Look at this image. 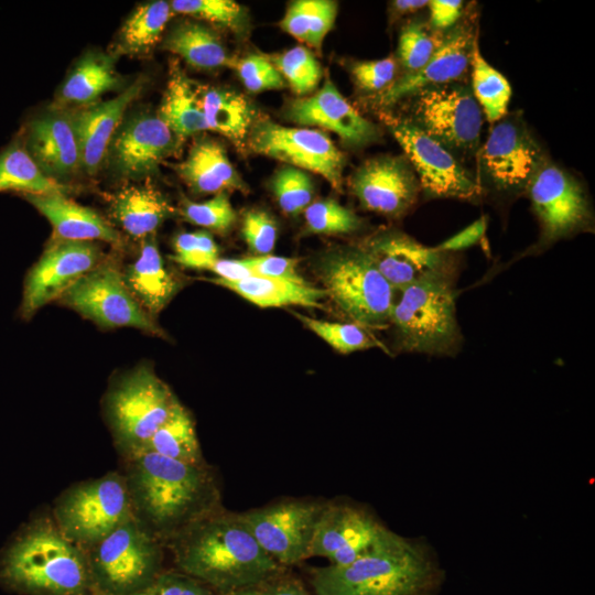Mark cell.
<instances>
[{"mask_svg":"<svg viewBox=\"0 0 595 595\" xmlns=\"http://www.w3.org/2000/svg\"><path fill=\"white\" fill-rule=\"evenodd\" d=\"M544 161L537 141L515 119L498 122L479 152L485 175L498 192L508 195L526 192Z\"/></svg>","mask_w":595,"mask_h":595,"instance_id":"ac0fdd59","label":"cell"},{"mask_svg":"<svg viewBox=\"0 0 595 595\" xmlns=\"http://www.w3.org/2000/svg\"><path fill=\"white\" fill-rule=\"evenodd\" d=\"M164 547L171 552L176 570L217 594L284 571L259 545L239 513L223 506L191 523Z\"/></svg>","mask_w":595,"mask_h":595,"instance_id":"7a4b0ae2","label":"cell"},{"mask_svg":"<svg viewBox=\"0 0 595 595\" xmlns=\"http://www.w3.org/2000/svg\"><path fill=\"white\" fill-rule=\"evenodd\" d=\"M22 196L47 218L60 239L120 244L119 232L107 220L94 209L71 201L65 194L25 193Z\"/></svg>","mask_w":595,"mask_h":595,"instance_id":"484cf974","label":"cell"},{"mask_svg":"<svg viewBox=\"0 0 595 595\" xmlns=\"http://www.w3.org/2000/svg\"><path fill=\"white\" fill-rule=\"evenodd\" d=\"M456 275H433L403 290L393 301L389 325L398 351L456 357L464 345L456 315Z\"/></svg>","mask_w":595,"mask_h":595,"instance_id":"5b68a950","label":"cell"},{"mask_svg":"<svg viewBox=\"0 0 595 595\" xmlns=\"http://www.w3.org/2000/svg\"><path fill=\"white\" fill-rule=\"evenodd\" d=\"M217 595H309L303 584L283 571L261 580Z\"/></svg>","mask_w":595,"mask_h":595,"instance_id":"db71d44e","label":"cell"},{"mask_svg":"<svg viewBox=\"0 0 595 595\" xmlns=\"http://www.w3.org/2000/svg\"><path fill=\"white\" fill-rule=\"evenodd\" d=\"M526 192L540 225L539 241L527 255L591 228L593 214L583 187L559 166L544 161Z\"/></svg>","mask_w":595,"mask_h":595,"instance_id":"8fae6325","label":"cell"},{"mask_svg":"<svg viewBox=\"0 0 595 595\" xmlns=\"http://www.w3.org/2000/svg\"><path fill=\"white\" fill-rule=\"evenodd\" d=\"M142 451L188 464L205 463L192 415L180 401Z\"/></svg>","mask_w":595,"mask_h":595,"instance_id":"e575fe53","label":"cell"},{"mask_svg":"<svg viewBox=\"0 0 595 595\" xmlns=\"http://www.w3.org/2000/svg\"><path fill=\"white\" fill-rule=\"evenodd\" d=\"M123 274L125 282L149 315L160 313L180 289L164 267L154 235L142 240L140 255Z\"/></svg>","mask_w":595,"mask_h":595,"instance_id":"4316f807","label":"cell"},{"mask_svg":"<svg viewBox=\"0 0 595 595\" xmlns=\"http://www.w3.org/2000/svg\"><path fill=\"white\" fill-rule=\"evenodd\" d=\"M174 213L173 206L150 185H129L112 198L111 214L125 232L134 239L154 235Z\"/></svg>","mask_w":595,"mask_h":595,"instance_id":"f1b7e54d","label":"cell"},{"mask_svg":"<svg viewBox=\"0 0 595 595\" xmlns=\"http://www.w3.org/2000/svg\"><path fill=\"white\" fill-rule=\"evenodd\" d=\"M318 273L327 296L349 323L369 331L389 325L396 291L358 245L326 252Z\"/></svg>","mask_w":595,"mask_h":595,"instance_id":"52a82bcc","label":"cell"},{"mask_svg":"<svg viewBox=\"0 0 595 595\" xmlns=\"http://www.w3.org/2000/svg\"><path fill=\"white\" fill-rule=\"evenodd\" d=\"M176 148V136L159 118L138 115L116 132L111 154L117 172L139 178L154 173Z\"/></svg>","mask_w":595,"mask_h":595,"instance_id":"44dd1931","label":"cell"},{"mask_svg":"<svg viewBox=\"0 0 595 595\" xmlns=\"http://www.w3.org/2000/svg\"><path fill=\"white\" fill-rule=\"evenodd\" d=\"M173 12L206 20L231 30H240L245 24L244 8L232 0H174L170 3Z\"/></svg>","mask_w":595,"mask_h":595,"instance_id":"ee69618b","label":"cell"},{"mask_svg":"<svg viewBox=\"0 0 595 595\" xmlns=\"http://www.w3.org/2000/svg\"><path fill=\"white\" fill-rule=\"evenodd\" d=\"M51 515L71 541L87 549L133 518L126 479L120 470L76 483L55 499Z\"/></svg>","mask_w":595,"mask_h":595,"instance_id":"9c48e42d","label":"cell"},{"mask_svg":"<svg viewBox=\"0 0 595 595\" xmlns=\"http://www.w3.org/2000/svg\"><path fill=\"white\" fill-rule=\"evenodd\" d=\"M350 188L365 209L390 218L412 209L421 191L408 160L389 155L364 162L354 172Z\"/></svg>","mask_w":595,"mask_h":595,"instance_id":"ffe728a7","label":"cell"},{"mask_svg":"<svg viewBox=\"0 0 595 595\" xmlns=\"http://www.w3.org/2000/svg\"><path fill=\"white\" fill-rule=\"evenodd\" d=\"M428 6L431 24L441 30L452 28L463 10V1L461 0H432L428 2Z\"/></svg>","mask_w":595,"mask_h":595,"instance_id":"9f6ffc18","label":"cell"},{"mask_svg":"<svg viewBox=\"0 0 595 595\" xmlns=\"http://www.w3.org/2000/svg\"><path fill=\"white\" fill-rule=\"evenodd\" d=\"M324 504L288 500L252 509L239 517L259 545L280 565L311 556L315 528Z\"/></svg>","mask_w":595,"mask_h":595,"instance_id":"9a60e30c","label":"cell"},{"mask_svg":"<svg viewBox=\"0 0 595 595\" xmlns=\"http://www.w3.org/2000/svg\"><path fill=\"white\" fill-rule=\"evenodd\" d=\"M210 271L217 275L216 279L226 282L240 281L253 275L241 259L218 258L212 266Z\"/></svg>","mask_w":595,"mask_h":595,"instance_id":"6f0895ef","label":"cell"},{"mask_svg":"<svg viewBox=\"0 0 595 595\" xmlns=\"http://www.w3.org/2000/svg\"><path fill=\"white\" fill-rule=\"evenodd\" d=\"M247 143L253 152L320 174L342 191L345 158L324 132L260 120L251 127Z\"/></svg>","mask_w":595,"mask_h":595,"instance_id":"5bb4252c","label":"cell"},{"mask_svg":"<svg viewBox=\"0 0 595 595\" xmlns=\"http://www.w3.org/2000/svg\"><path fill=\"white\" fill-rule=\"evenodd\" d=\"M358 246L396 292L433 275L459 277L456 253L428 247L397 229L376 232Z\"/></svg>","mask_w":595,"mask_h":595,"instance_id":"2e32d148","label":"cell"},{"mask_svg":"<svg viewBox=\"0 0 595 595\" xmlns=\"http://www.w3.org/2000/svg\"><path fill=\"white\" fill-rule=\"evenodd\" d=\"M6 191L65 194L67 186L44 174L24 145L14 141L0 153V192Z\"/></svg>","mask_w":595,"mask_h":595,"instance_id":"d590c367","label":"cell"},{"mask_svg":"<svg viewBox=\"0 0 595 595\" xmlns=\"http://www.w3.org/2000/svg\"><path fill=\"white\" fill-rule=\"evenodd\" d=\"M208 281L235 292L259 307L286 305L322 307V300L327 296L325 289L315 288L307 282L296 283L257 275L235 282L216 278Z\"/></svg>","mask_w":595,"mask_h":595,"instance_id":"4dcf8cb0","label":"cell"},{"mask_svg":"<svg viewBox=\"0 0 595 595\" xmlns=\"http://www.w3.org/2000/svg\"><path fill=\"white\" fill-rule=\"evenodd\" d=\"M241 232L250 250L258 256H263L273 250L278 228L269 214L253 209L244 216Z\"/></svg>","mask_w":595,"mask_h":595,"instance_id":"f907efd6","label":"cell"},{"mask_svg":"<svg viewBox=\"0 0 595 595\" xmlns=\"http://www.w3.org/2000/svg\"><path fill=\"white\" fill-rule=\"evenodd\" d=\"M306 228L313 234L345 235L361 228V219L337 201L327 198L311 203L304 209Z\"/></svg>","mask_w":595,"mask_h":595,"instance_id":"b9f144b4","label":"cell"},{"mask_svg":"<svg viewBox=\"0 0 595 595\" xmlns=\"http://www.w3.org/2000/svg\"><path fill=\"white\" fill-rule=\"evenodd\" d=\"M177 402L170 387L148 366L119 378L105 396L104 411L120 458L142 451Z\"/></svg>","mask_w":595,"mask_h":595,"instance_id":"8992f818","label":"cell"},{"mask_svg":"<svg viewBox=\"0 0 595 595\" xmlns=\"http://www.w3.org/2000/svg\"><path fill=\"white\" fill-rule=\"evenodd\" d=\"M100 259V249L91 241L56 238L26 274L21 317L30 320L46 303L61 298L79 278L97 267Z\"/></svg>","mask_w":595,"mask_h":595,"instance_id":"e0dca14e","label":"cell"},{"mask_svg":"<svg viewBox=\"0 0 595 595\" xmlns=\"http://www.w3.org/2000/svg\"><path fill=\"white\" fill-rule=\"evenodd\" d=\"M435 574L422 545L393 533L351 563L314 570L311 583L317 595H424Z\"/></svg>","mask_w":595,"mask_h":595,"instance_id":"277c9868","label":"cell"},{"mask_svg":"<svg viewBox=\"0 0 595 595\" xmlns=\"http://www.w3.org/2000/svg\"><path fill=\"white\" fill-rule=\"evenodd\" d=\"M473 96L482 112L490 122L500 120L511 97V88L506 77L491 66L482 55L475 39L470 56Z\"/></svg>","mask_w":595,"mask_h":595,"instance_id":"74e56055","label":"cell"},{"mask_svg":"<svg viewBox=\"0 0 595 595\" xmlns=\"http://www.w3.org/2000/svg\"><path fill=\"white\" fill-rule=\"evenodd\" d=\"M120 459L133 518L163 545L221 507L218 484L206 463H183L149 451Z\"/></svg>","mask_w":595,"mask_h":595,"instance_id":"6da1fadb","label":"cell"},{"mask_svg":"<svg viewBox=\"0 0 595 595\" xmlns=\"http://www.w3.org/2000/svg\"><path fill=\"white\" fill-rule=\"evenodd\" d=\"M269 60L299 96L312 93L320 83L322 76L320 63L304 46H294Z\"/></svg>","mask_w":595,"mask_h":595,"instance_id":"60d3db41","label":"cell"},{"mask_svg":"<svg viewBox=\"0 0 595 595\" xmlns=\"http://www.w3.org/2000/svg\"><path fill=\"white\" fill-rule=\"evenodd\" d=\"M141 90L142 83L138 80L115 98L73 113L82 167L87 173L94 174L99 169L126 109Z\"/></svg>","mask_w":595,"mask_h":595,"instance_id":"d4e9b609","label":"cell"},{"mask_svg":"<svg viewBox=\"0 0 595 595\" xmlns=\"http://www.w3.org/2000/svg\"><path fill=\"white\" fill-rule=\"evenodd\" d=\"M176 173L197 194H217L226 190L247 192L223 147L213 140H198L187 156L175 166Z\"/></svg>","mask_w":595,"mask_h":595,"instance_id":"83f0119b","label":"cell"},{"mask_svg":"<svg viewBox=\"0 0 595 595\" xmlns=\"http://www.w3.org/2000/svg\"><path fill=\"white\" fill-rule=\"evenodd\" d=\"M61 300L102 328L133 327L164 336L162 328L128 289L123 274L110 262H100L79 278Z\"/></svg>","mask_w":595,"mask_h":595,"instance_id":"30bf717a","label":"cell"},{"mask_svg":"<svg viewBox=\"0 0 595 595\" xmlns=\"http://www.w3.org/2000/svg\"><path fill=\"white\" fill-rule=\"evenodd\" d=\"M393 533L363 509L346 504H324L311 556H324L331 564H348L383 544Z\"/></svg>","mask_w":595,"mask_h":595,"instance_id":"d6986e66","label":"cell"},{"mask_svg":"<svg viewBox=\"0 0 595 595\" xmlns=\"http://www.w3.org/2000/svg\"><path fill=\"white\" fill-rule=\"evenodd\" d=\"M165 48L196 68L234 67L237 61L214 32L198 23L176 26L166 37Z\"/></svg>","mask_w":595,"mask_h":595,"instance_id":"d6a6232c","label":"cell"},{"mask_svg":"<svg viewBox=\"0 0 595 595\" xmlns=\"http://www.w3.org/2000/svg\"><path fill=\"white\" fill-rule=\"evenodd\" d=\"M244 84L251 93H260L284 87V79L271 61L262 55L252 54L237 60L234 66Z\"/></svg>","mask_w":595,"mask_h":595,"instance_id":"681fc988","label":"cell"},{"mask_svg":"<svg viewBox=\"0 0 595 595\" xmlns=\"http://www.w3.org/2000/svg\"><path fill=\"white\" fill-rule=\"evenodd\" d=\"M119 77L111 57L90 54L84 57L63 84L60 98L64 104L91 105L118 86Z\"/></svg>","mask_w":595,"mask_h":595,"instance_id":"836d02e7","label":"cell"},{"mask_svg":"<svg viewBox=\"0 0 595 595\" xmlns=\"http://www.w3.org/2000/svg\"><path fill=\"white\" fill-rule=\"evenodd\" d=\"M164 545L134 518L84 549L93 595H126L151 582L163 569Z\"/></svg>","mask_w":595,"mask_h":595,"instance_id":"ba28073f","label":"cell"},{"mask_svg":"<svg viewBox=\"0 0 595 595\" xmlns=\"http://www.w3.org/2000/svg\"><path fill=\"white\" fill-rule=\"evenodd\" d=\"M172 9L163 0L139 6L126 20L120 31V50L141 54L151 50L167 24Z\"/></svg>","mask_w":595,"mask_h":595,"instance_id":"f35d334b","label":"cell"},{"mask_svg":"<svg viewBox=\"0 0 595 595\" xmlns=\"http://www.w3.org/2000/svg\"><path fill=\"white\" fill-rule=\"evenodd\" d=\"M126 595H217V593L178 570H162L147 585Z\"/></svg>","mask_w":595,"mask_h":595,"instance_id":"c3c4849f","label":"cell"},{"mask_svg":"<svg viewBox=\"0 0 595 595\" xmlns=\"http://www.w3.org/2000/svg\"><path fill=\"white\" fill-rule=\"evenodd\" d=\"M301 323L340 354H350L370 348L387 347L369 329L354 323H338L313 318L294 313Z\"/></svg>","mask_w":595,"mask_h":595,"instance_id":"ab89813d","label":"cell"},{"mask_svg":"<svg viewBox=\"0 0 595 595\" xmlns=\"http://www.w3.org/2000/svg\"><path fill=\"white\" fill-rule=\"evenodd\" d=\"M0 586L20 595H93L86 552L51 511L35 513L0 550Z\"/></svg>","mask_w":595,"mask_h":595,"instance_id":"3957f363","label":"cell"},{"mask_svg":"<svg viewBox=\"0 0 595 595\" xmlns=\"http://www.w3.org/2000/svg\"><path fill=\"white\" fill-rule=\"evenodd\" d=\"M390 129L426 196L479 199L483 187L447 148L409 120H391Z\"/></svg>","mask_w":595,"mask_h":595,"instance_id":"4fadbf2b","label":"cell"},{"mask_svg":"<svg viewBox=\"0 0 595 595\" xmlns=\"http://www.w3.org/2000/svg\"><path fill=\"white\" fill-rule=\"evenodd\" d=\"M241 260L253 275L296 283L307 282L299 273L298 260L294 258L263 255L246 257Z\"/></svg>","mask_w":595,"mask_h":595,"instance_id":"f5cc1de1","label":"cell"},{"mask_svg":"<svg viewBox=\"0 0 595 595\" xmlns=\"http://www.w3.org/2000/svg\"><path fill=\"white\" fill-rule=\"evenodd\" d=\"M202 98L207 128L244 148L253 120L248 100L240 94L221 88H209L203 91Z\"/></svg>","mask_w":595,"mask_h":595,"instance_id":"1f68e13d","label":"cell"},{"mask_svg":"<svg viewBox=\"0 0 595 595\" xmlns=\"http://www.w3.org/2000/svg\"><path fill=\"white\" fill-rule=\"evenodd\" d=\"M288 116L299 125L332 131L349 147H364L378 138L377 128L342 96L329 79L313 95L293 100Z\"/></svg>","mask_w":595,"mask_h":595,"instance_id":"7402d4cb","label":"cell"},{"mask_svg":"<svg viewBox=\"0 0 595 595\" xmlns=\"http://www.w3.org/2000/svg\"><path fill=\"white\" fill-rule=\"evenodd\" d=\"M429 1L425 0H397L392 2L393 8L399 13H411L428 6Z\"/></svg>","mask_w":595,"mask_h":595,"instance_id":"680465c9","label":"cell"},{"mask_svg":"<svg viewBox=\"0 0 595 595\" xmlns=\"http://www.w3.org/2000/svg\"><path fill=\"white\" fill-rule=\"evenodd\" d=\"M428 28L418 22L407 24L400 34L398 53L402 66L408 73L421 69L431 58L440 43Z\"/></svg>","mask_w":595,"mask_h":595,"instance_id":"f6af8a7d","label":"cell"},{"mask_svg":"<svg viewBox=\"0 0 595 595\" xmlns=\"http://www.w3.org/2000/svg\"><path fill=\"white\" fill-rule=\"evenodd\" d=\"M411 98L409 121L452 153H469L477 148L483 112L468 87L453 83L430 86Z\"/></svg>","mask_w":595,"mask_h":595,"instance_id":"7c38bea8","label":"cell"},{"mask_svg":"<svg viewBox=\"0 0 595 595\" xmlns=\"http://www.w3.org/2000/svg\"><path fill=\"white\" fill-rule=\"evenodd\" d=\"M474 41L472 28L467 24L453 28L443 36L429 62L421 69L407 73L394 80L380 93L378 102L389 106L402 98L411 97L425 87L451 84L461 79L470 65Z\"/></svg>","mask_w":595,"mask_h":595,"instance_id":"cb8c5ba5","label":"cell"},{"mask_svg":"<svg viewBox=\"0 0 595 595\" xmlns=\"http://www.w3.org/2000/svg\"><path fill=\"white\" fill-rule=\"evenodd\" d=\"M182 214L187 221L221 234L228 231L236 220V212L226 192L202 203L186 201Z\"/></svg>","mask_w":595,"mask_h":595,"instance_id":"bcb514c9","label":"cell"},{"mask_svg":"<svg viewBox=\"0 0 595 595\" xmlns=\"http://www.w3.org/2000/svg\"><path fill=\"white\" fill-rule=\"evenodd\" d=\"M218 247L207 231L178 234L172 259L185 268L210 270L218 259Z\"/></svg>","mask_w":595,"mask_h":595,"instance_id":"7dc6e473","label":"cell"},{"mask_svg":"<svg viewBox=\"0 0 595 595\" xmlns=\"http://www.w3.org/2000/svg\"><path fill=\"white\" fill-rule=\"evenodd\" d=\"M486 227V218L482 217L435 247L444 252L456 253L476 245L484 236Z\"/></svg>","mask_w":595,"mask_h":595,"instance_id":"11a10c76","label":"cell"},{"mask_svg":"<svg viewBox=\"0 0 595 595\" xmlns=\"http://www.w3.org/2000/svg\"><path fill=\"white\" fill-rule=\"evenodd\" d=\"M202 97L198 87L176 64H171L158 116L178 138L208 130Z\"/></svg>","mask_w":595,"mask_h":595,"instance_id":"f546056e","label":"cell"},{"mask_svg":"<svg viewBox=\"0 0 595 595\" xmlns=\"http://www.w3.org/2000/svg\"><path fill=\"white\" fill-rule=\"evenodd\" d=\"M397 63L392 57L377 61L358 62L353 65L351 74L356 84L366 91H383L396 78Z\"/></svg>","mask_w":595,"mask_h":595,"instance_id":"816d5d0a","label":"cell"},{"mask_svg":"<svg viewBox=\"0 0 595 595\" xmlns=\"http://www.w3.org/2000/svg\"><path fill=\"white\" fill-rule=\"evenodd\" d=\"M272 191L280 208L291 216L304 212L313 198L310 176L303 170L293 166L278 171L272 180Z\"/></svg>","mask_w":595,"mask_h":595,"instance_id":"7bdbcfd3","label":"cell"},{"mask_svg":"<svg viewBox=\"0 0 595 595\" xmlns=\"http://www.w3.org/2000/svg\"><path fill=\"white\" fill-rule=\"evenodd\" d=\"M24 137V148L47 176L60 181L82 166L73 113L45 112L28 123Z\"/></svg>","mask_w":595,"mask_h":595,"instance_id":"603a6c76","label":"cell"},{"mask_svg":"<svg viewBox=\"0 0 595 595\" xmlns=\"http://www.w3.org/2000/svg\"><path fill=\"white\" fill-rule=\"evenodd\" d=\"M337 3L331 0H298L292 2L280 25L283 31L320 50L334 25Z\"/></svg>","mask_w":595,"mask_h":595,"instance_id":"8d00e7d4","label":"cell"}]
</instances>
